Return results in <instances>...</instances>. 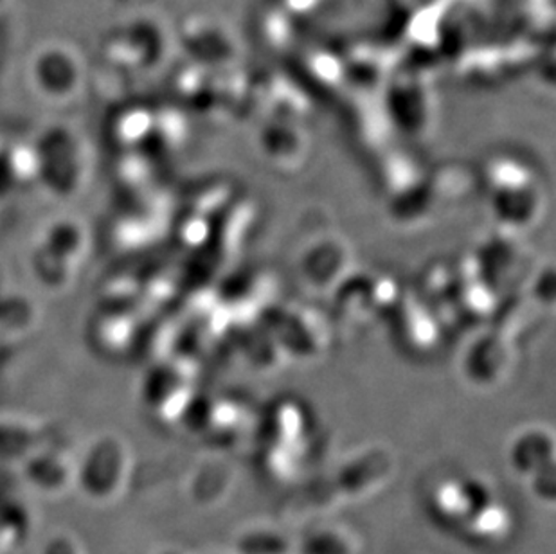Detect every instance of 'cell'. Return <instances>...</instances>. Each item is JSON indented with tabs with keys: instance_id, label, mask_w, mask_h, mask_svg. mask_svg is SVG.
Here are the masks:
<instances>
[{
	"instance_id": "1",
	"label": "cell",
	"mask_w": 556,
	"mask_h": 554,
	"mask_svg": "<svg viewBox=\"0 0 556 554\" xmlns=\"http://www.w3.org/2000/svg\"><path fill=\"white\" fill-rule=\"evenodd\" d=\"M42 554H81L78 544L71 537H54L43 547Z\"/></svg>"
}]
</instances>
